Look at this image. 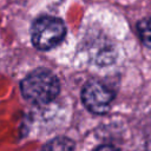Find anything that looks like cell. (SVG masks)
I'll return each mask as SVG.
<instances>
[{"mask_svg": "<svg viewBox=\"0 0 151 151\" xmlns=\"http://www.w3.org/2000/svg\"><path fill=\"white\" fill-rule=\"evenodd\" d=\"M60 85L58 78L47 70H35L21 81L24 97L37 105L52 101L59 94Z\"/></svg>", "mask_w": 151, "mask_h": 151, "instance_id": "obj_1", "label": "cell"}, {"mask_svg": "<svg viewBox=\"0 0 151 151\" xmlns=\"http://www.w3.org/2000/svg\"><path fill=\"white\" fill-rule=\"evenodd\" d=\"M64 22L53 17H41L32 26V42L38 50L47 51L57 46L65 37Z\"/></svg>", "mask_w": 151, "mask_h": 151, "instance_id": "obj_2", "label": "cell"}, {"mask_svg": "<svg viewBox=\"0 0 151 151\" xmlns=\"http://www.w3.org/2000/svg\"><path fill=\"white\" fill-rule=\"evenodd\" d=\"M113 97V92L105 84L97 80L88 81L81 91V99L84 105L87 110L97 114H101L109 111Z\"/></svg>", "mask_w": 151, "mask_h": 151, "instance_id": "obj_3", "label": "cell"}, {"mask_svg": "<svg viewBox=\"0 0 151 151\" xmlns=\"http://www.w3.org/2000/svg\"><path fill=\"white\" fill-rule=\"evenodd\" d=\"M74 144L71 139L59 137L47 143L41 151H73Z\"/></svg>", "mask_w": 151, "mask_h": 151, "instance_id": "obj_4", "label": "cell"}, {"mask_svg": "<svg viewBox=\"0 0 151 151\" xmlns=\"http://www.w3.org/2000/svg\"><path fill=\"white\" fill-rule=\"evenodd\" d=\"M137 31L143 44L151 48V18H144L137 24Z\"/></svg>", "mask_w": 151, "mask_h": 151, "instance_id": "obj_5", "label": "cell"}, {"mask_svg": "<svg viewBox=\"0 0 151 151\" xmlns=\"http://www.w3.org/2000/svg\"><path fill=\"white\" fill-rule=\"evenodd\" d=\"M94 151H118V150L112 145H101V146L97 147Z\"/></svg>", "mask_w": 151, "mask_h": 151, "instance_id": "obj_6", "label": "cell"}]
</instances>
